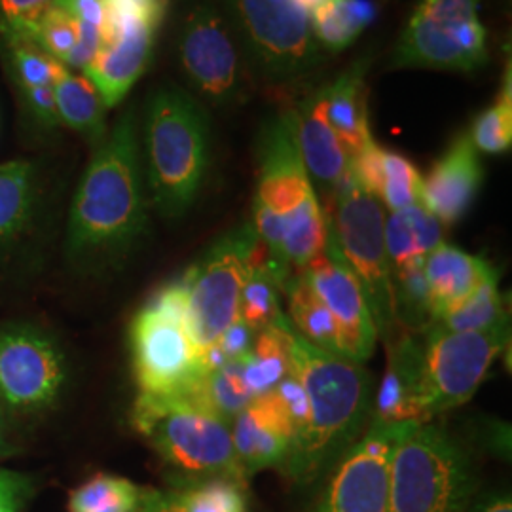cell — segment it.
<instances>
[{
    "label": "cell",
    "instance_id": "cell-11",
    "mask_svg": "<svg viewBox=\"0 0 512 512\" xmlns=\"http://www.w3.org/2000/svg\"><path fill=\"white\" fill-rule=\"evenodd\" d=\"M509 342L511 323L484 332H448L433 325L423 330L420 423L469 403Z\"/></svg>",
    "mask_w": 512,
    "mask_h": 512
},
{
    "label": "cell",
    "instance_id": "cell-16",
    "mask_svg": "<svg viewBox=\"0 0 512 512\" xmlns=\"http://www.w3.org/2000/svg\"><path fill=\"white\" fill-rule=\"evenodd\" d=\"M418 421L370 423L330 471L315 512H387L395 446Z\"/></svg>",
    "mask_w": 512,
    "mask_h": 512
},
{
    "label": "cell",
    "instance_id": "cell-30",
    "mask_svg": "<svg viewBox=\"0 0 512 512\" xmlns=\"http://www.w3.org/2000/svg\"><path fill=\"white\" fill-rule=\"evenodd\" d=\"M378 14L372 0H327L310 14L311 31L321 50L349 48Z\"/></svg>",
    "mask_w": 512,
    "mask_h": 512
},
{
    "label": "cell",
    "instance_id": "cell-14",
    "mask_svg": "<svg viewBox=\"0 0 512 512\" xmlns=\"http://www.w3.org/2000/svg\"><path fill=\"white\" fill-rule=\"evenodd\" d=\"M177 54L186 80L205 103L232 107L241 93V50L219 6L196 0L184 12Z\"/></svg>",
    "mask_w": 512,
    "mask_h": 512
},
{
    "label": "cell",
    "instance_id": "cell-45",
    "mask_svg": "<svg viewBox=\"0 0 512 512\" xmlns=\"http://www.w3.org/2000/svg\"><path fill=\"white\" fill-rule=\"evenodd\" d=\"M306 10H308V14H311L313 10H317L323 2H327V0H298Z\"/></svg>",
    "mask_w": 512,
    "mask_h": 512
},
{
    "label": "cell",
    "instance_id": "cell-26",
    "mask_svg": "<svg viewBox=\"0 0 512 512\" xmlns=\"http://www.w3.org/2000/svg\"><path fill=\"white\" fill-rule=\"evenodd\" d=\"M42 207L37 164L14 160L0 164V253L31 234Z\"/></svg>",
    "mask_w": 512,
    "mask_h": 512
},
{
    "label": "cell",
    "instance_id": "cell-42",
    "mask_svg": "<svg viewBox=\"0 0 512 512\" xmlns=\"http://www.w3.org/2000/svg\"><path fill=\"white\" fill-rule=\"evenodd\" d=\"M31 495V480L0 467V512H21Z\"/></svg>",
    "mask_w": 512,
    "mask_h": 512
},
{
    "label": "cell",
    "instance_id": "cell-28",
    "mask_svg": "<svg viewBox=\"0 0 512 512\" xmlns=\"http://www.w3.org/2000/svg\"><path fill=\"white\" fill-rule=\"evenodd\" d=\"M442 243V224L420 202L385 217V247L393 270L423 264Z\"/></svg>",
    "mask_w": 512,
    "mask_h": 512
},
{
    "label": "cell",
    "instance_id": "cell-3",
    "mask_svg": "<svg viewBox=\"0 0 512 512\" xmlns=\"http://www.w3.org/2000/svg\"><path fill=\"white\" fill-rule=\"evenodd\" d=\"M253 226L266 247V264L285 283L323 253L329 238V219L319 203L304 165L293 112L266 120L256 141Z\"/></svg>",
    "mask_w": 512,
    "mask_h": 512
},
{
    "label": "cell",
    "instance_id": "cell-1",
    "mask_svg": "<svg viewBox=\"0 0 512 512\" xmlns=\"http://www.w3.org/2000/svg\"><path fill=\"white\" fill-rule=\"evenodd\" d=\"M289 368L308 397V421L294 437L281 467L294 484L327 475L370 425L374 378L365 366L317 348L293 329L285 310L277 315Z\"/></svg>",
    "mask_w": 512,
    "mask_h": 512
},
{
    "label": "cell",
    "instance_id": "cell-4",
    "mask_svg": "<svg viewBox=\"0 0 512 512\" xmlns=\"http://www.w3.org/2000/svg\"><path fill=\"white\" fill-rule=\"evenodd\" d=\"M143 154L150 202L164 219H181L198 200L211 164V118L196 95L177 86L152 92Z\"/></svg>",
    "mask_w": 512,
    "mask_h": 512
},
{
    "label": "cell",
    "instance_id": "cell-35",
    "mask_svg": "<svg viewBox=\"0 0 512 512\" xmlns=\"http://www.w3.org/2000/svg\"><path fill=\"white\" fill-rule=\"evenodd\" d=\"M281 287V281L266 264V255L262 256L241 289L239 319H243L255 332L274 323L275 317L283 311L279 296Z\"/></svg>",
    "mask_w": 512,
    "mask_h": 512
},
{
    "label": "cell",
    "instance_id": "cell-7",
    "mask_svg": "<svg viewBox=\"0 0 512 512\" xmlns=\"http://www.w3.org/2000/svg\"><path fill=\"white\" fill-rule=\"evenodd\" d=\"M385 207L357 179L348 177L334 192L329 232L349 272L361 287L378 338L385 346L403 332L395 315L393 268L385 247Z\"/></svg>",
    "mask_w": 512,
    "mask_h": 512
},
{
    "label": "cell",
    "instance_id": "cell-9",
    "mask_svg": "<svg viewBox=\"0 0 512 512\" xmlns=\"http://www.w3.org/2000/svg\"><path fill=\"white\" fill-rule=\"evenodd\" d=\"M241 55L262 80L291 84L323 61L310 14L298 0H220Z\"/></svg>",
    "mask_w": 512,
    "mask_h": 512
},
{
    "label": "cell",
    "instance_id": "cell-2",
    "mask_svg": "<svg viewBox=\"0 0 512 512\" xmlns=\"http://www.w3.org/2000/svg\"><path fill=\"white\" fill-rule=\"evenodd\" d=\"M148 228L147 184L135 112L118 118L95 148L76 188L67 253L82 266H107L141 241Z\"/></svg>",
    "mask_w": 512,
    "mask_h": 512
},
{
    "label": "cell",
    "instance_id": "cell-34",
    "mask_svg": "<svg viewBox=\"0 0 512 512\" xmlns=\"http://www.w3.org/2000/svg\"><path fill=\"white\" fill-rule=\"evenodd\" d=\"M143 492L128 478L99 473L74 488L69 495V512H135Z\"/></svg>",
    "mask_w": 512,
    "mask_h": 512
},
{
    "label": "cell",
    "instance_id": "cell-32",
    "mask_svg": "<svg viewBox=\"0 0 512 512\" xmlns=\"http://www.w3.org/2000/svg\"><path fill=\"white\" fill-rule=\"evenodd\" d=\"M509 323V310L499 291V274H494L458 308L433 319L429 325L448 332H484Z\"/></svg>",
    "mask_w": 512,
    "mask_h": 512
},
{
    "label": "cell",
    "instance_id": "cell-33",
    "mask_svg": "<svg viewBox=\"0 0 512 512\" xmlns=\"http://www.w3.org/2000/svg\"><path fill=\"white\" fill-rule=\"evenodd\" d=\"M289 372V355L275 317L274 323L256 332L253 349L245 355V380L258 397L272 391Z\"/></svg>",
    "mask_w": 512,
    "mask_h": 512
},
{
    "label": "cell",
    "instance_id": "cell-36",
    "mask_svg": "<svg viewBox=\"0 0 512 512\" xmlns=\"http://www.w3.org/2000/svg\"><path fill=\"white\" fill-rule=\"evenodd\" d=\"M395 315L403 334L423 332L433 321L421 264L393 270Z\"/></svg>",
    "mask_w": 512,
    "mask_h": 512
},
{
    "label": "cell",
    "instance_id": "cell-19",
    "mask_svg": "<svg viewBox=\"0 0 512 512\" xmlns=\"http://www.w3.org/2000/svg\"><path fill=\"white\" fill-rule=\"evenodd\" d=\"M482 179L478 150L469 135L461 133L421 179L420 203L442 226L456 224L475 203Z\"/></svg>",
    "mask_w": 512,
    "mask_h": 512
},
{
    "label": "cell",
    "instance_id": "cell-29",
    "mask_svg": "<svg viewBox=\"0 0 512 512\" xmlns=\"http://www.w3.org/2000/svg\"><path fill=\"white\" fill-rule=\"evenodd\" d=\"M281 293L287 298V317L293 329L310 344L334 355H342L340 334L327 306L313 293L310 283L300 272H293L285 279Z\"/></svg>",
    "mask_w": 512,
    "mask_h": 512
},
{
    "label": "cell",
    "instance_id": "cell-40",
    "mask_svg": "<svg viewBox=\"0 0 512 512\" xmlns=\"http://www.w3.org/2000/svg\"><path fill=\"white\" fill-rule=\"evenodd\" d=\"M78 38H80L78 21L61 6H55L54 10L40 21L33 42L44 54L50 55L52 59L65 65L67 57L78 44Z\"/></svg>",
    "mask_w": 512,
    "mask_h": 512
},
{
    "label": "cell",
    "instance_id": "cell-25",
    "mask_svg": "<svg viewBox=\"0 0 512 512\" xmlns=\"http://www.w3.org/2000/svg\"><path fill=\"white\" fill-rule=\"evenodd\" d=\"M368 61L361 59L336 80L325 84L327 118L351 160L374 139L368 126V90L365 74Z\"/></svg>",
    "mask_w": 512,
    "mask_h": 512
},
{
    "label": "cell",
    "instance_id": "cell-37",
    "mask_svg": "<svg viewBox=\"0 0 512 512\" xmlns=\"http://www.w3.org/2000/svg\"><path fill=\"white\" fill-rule=\"evenodd\" d=\"M245 486L230 480H202L175 490L184 512H247Z\"/></svg>",
    "mask_w": 512,
    "mask_h": 512
},
{
    "label": "cell",
    "instance_id": "cell-15",
    "mask_svg": "<svg viewBox=\"0 0 512 512\" xmlns=\"http://www.w3.org/2000/svg\"><path fill=\"white\" fill-rule=\"evenodd\" d=\"M67 382L65 353L52 336L29 325L0 329V406L37 414L54 406Z\"/></svg>",
    "mask_w": 512,
    "mask_h": 512
},
{
    "label": "cell",
    "instance_id": "cell-10",
    "mask_svg": "<svg viewBox=\"0 0 512 512\" xmlns=\"http://www.w3.org/2000/svg\"><path fill=\"white\" fill-rule=\"evenodd\" d=\"M266 247L253 222L220 236L181 277L186 293L188 329L202 355L239 317V296Z\"/></svg>",
    "mask_w": 512,
    "mask_h": 512
},
{
    "label": "cell",
    "instance_id": "cell-18",
    "mask_svg": "<svg viewBox=\"0 0 512 512\" xmlns=\"http://www.w3.org/2000/svg\"><path fill=\"white\" fill-rule=\"evenodd\" d=\"M236 458L245 476L281 469L291 454L294 425L274 391L258 395L230 423Z\"/></svg>",
    "mask_w": 512,
    "mask_h": 512
},
{
    "label": "cell",
    "instance_id": "cell-8",
    "mask_svg": "<svg viewBox=\"0 0 512 512\" xmlns=\"http://www.w3.org/2000/svg\"><path fill=\"white\" fill-rule=\"evenodd\" d=\"M129 346L135 382L143 395H190L202 382L207 372L188 329L181 279L165 285L135 315Z\"/></svg>",
    "mask_w": 512,
    "mask_h": 512
},
{
    "label": "cell",
    "instance_id": "cell-46",
    "mask_svg": "<svg viewBox=\"0 0 512 512\" xmlns=\"http://www.w3.org/2000/svg\"><path fill=\"white\" fill-rule=\"evenodd\" d=\"M4 450V410L0 406V452Z\"/></svg>",
    "mask_w": 512,
    "mask_h": 512
},
{
    "label": "cell",
    "instance_id": "cell-23",
    "mask_svg": "<svg viewBox=\"0 0 512 512\" xmlns=\"http://www.w3.org/2000/svg\"><path fill=\"white\" fill-rule=\"evenodd\" d=\"M421 270L433 319L458 308L486 279L497 274L482 256L465 253L444 241L425 256Z\"/></svg>",
    "mask_w": 512,
    "mask_h": 512
},
{
    "label": "cell",
    "instance_id": "cell-6",
    "mask_svg": "<svg viewBox=\"0 0 512 512\" xmlns=\"http://www.w3.org/2000/svg\"><path fill=\"white\" fill-rule=\"evenodd\" d=\"M476 484L467 448L444 425L423 421L393 450L387 512H469Z\"/></svg>",
    "mask_w": 512,
    "mask_h": 512
},
{
    "label": "cell",
    "instance_id": "cell-20",
    "mask_svg": "<svg viewBox=\"0 0 512 512\" xmlns=\"http://www.w3.org/2000/svg\"><path fill=\"white\" fill-rule=\"evenodd\" d=\"M296 141L311 183L334 194L348 177L349 158L327 118L325 84L310 93L298 109L291 110Z\"/></svg>",
    "mask_w": 512,
    "mask_h": 512
},
{
    "label": "cell",
    "instance_id": "cell-21",
    "mask_svg": "<svg viewBox=\"0 0 512 512\" xmlns=\"http://www.w3.org/2000/svg\"><path fill=\"white\" fill-rule=\"evenodd\" d=\"M0 54L33 128L40 131L61 128L54 97L57 61L44 54L35 42L21 38H0Z\"/></svg>",
    "mask_w": 512,
    "mask_h": 512
},
{
    "label": "cell",
    "instance_id": "cell-24",
    "mask_svg": "<svg viewBox=\"0 0 512 512\" xmlns=\"http://www.w3.org/2000/svg\"><path fill=\"white\" fill-rule=\"evenodd\" d=\"M357 183L378 202L393 211L420 202L421 175L403 154L380 147L372 141L349 164Z\"/></svg>",
    "mask_w": 512,
    "mask_h": 512
},
{
    "label": "cell",
    "instance_id": "cell-17",
    "mask_svg": "<svg viewBox=\"0 0 512 512\" xmlns=\"http://www.w3.org/2000/svg\"><path fill=\"white\" fill-rule=\"evenodd\" d=\"M294 272L304 275L313 293L330 311L340 334L342 357L363 365L376 351L378 330L361 287L349 272L330 232L323 253L306 268Z\"/></svg>",
    "mask_w": 512,
    "mask_h": 512
},
{
    "label": "cell",
    "instance_id": "cell-44",
    "mask_svg": "<svg viewBox=\"0 0 512 512\" xmlns=\"http://www.w3.org/2000/svg\"><path fill=\"white\" fill-rule=\"evenodd\" d=\"M469 512H512L511 492L501 488L475 497Z\"/></svg>",
    "mask_w": 512,
    "mask_h": 512
},
{
    "label": "cell",
    "instance_id": "cell-13",
    "mask_svg": "<svg viewBox=\"0 0 512 512\" xmlns=\"http://www.w3.org/2000/svg\"><path fill=\"white\" fill-rule=\"evenodd\" d=\"M169 0H107V23L86 74L105 107H116L147 73Z\"/></svg>",
    "mask_w": 512,
    "mask_h": 512
},
{
    "label": "cell",
    "instance_id": "cell-38",
    "mask_svg": "<svg viewBox=\"0 0 512 512\" xmlns=\"http://www.w3.org/2000/svg\"><path fill=\"white\" fill-rule=\"evenodd\" d=\"M511 74L507 76V86L499 93L494 107L480 112L471 129V143L478 152L484 154H505L512 145V99Z\"/></svg>",
    "mask_w": 512,
    "mask_h": 512
},
{
    "label": "cell",
    "instance_id": "cell-12",
    "mask_svg": "<svg viewBox=\"0 0 512 512\" xmlns=\"http://www.w3.org/2000/svg\"><path fill=\"white\" fill-rule=\"evenodd\" d=\"M480 0H420L391 57L397 69L473 73L488 61Z\"/></svg>",
    "mask_w": 512,
    "mask_h": 512
},
{
    "label": "cell",
    "instance_id": "cell-43",
    "mask_svg": "<svg viewBox=\"0 0 512 512\" xmlns=\"http://www.w3.org/2000/svg\"><path fill=\"white\" fill-rule=\"evenodd\" d=\"M135 512H184L175 490L158 492V490H145L141 503Z\"/></svg>",
    "mask_w": 512,
    "mask_h": 512
},
{
    "label": "cell",
    "instance_id": "cell-22",
    "mask_svg": "<svg viewBox=\"0 0 512 512\" xmlns=\"http://www.w3.org/2000/svg\"><path fill=\"white\" fill-rule=\"evenodd\" d=\"M387 348V370L374 393L370 423L418 421L420 397L421 332L401 334Z\"/></svg>",
    "mask_w": 512,
    "mask_h": 512
},
{
    "label": "cell",
    "instance_id": "cell-39",
    "mask_svg": "<svg viewBox=\"0 0 512 512\" xmlns=\"http://www.w3.org/2000/svg\"><path fill=\"white\" fill-rule=\"evenodd\" d=\"M59 0H0V38L31 40Z\"/></svg>",
    "mask_w": 512,
    "mask_h": 512
},
{
    "label": "cell",
    "instance_id": "cell-27",
    "mask_svg": "<svg viewBox=\"0 0 512 512\" xmlns=\"http://www.w3.org/2000/svg\"><path fill=\"white\" fill-rule=\"evenodd\" d=\"M55 109L61 126L80 133L93 148L107 133V107L99 90L86 74H76L63 63H55Z\"/></svg>",
    "mask_w": 512,
    "mask_h": 512
},
{
    "label": "cell",
    "instance_id": "cell-41",
    "mask_svg": "<svg viewBox=\"0 0 512 512\" xmlns=\"http://www.w3.org/2000/svg\"><path fill=\"white\" fill-rule=\"evenodd\" d=\"M272 391L281 399L289 418L293 421L294 437H296L308 421V397L304 387L298 382L293 372H289Z\"/></svg>",
    "mask_w": 512,
    "mask_h": 512
},
{
    "label": "cell",
    "instance_id": "cell-31",
    "mask_svg": "<svg viewBox=\"0 0 512 512\" xmlns=\"http://www.w3.org/2000/svg\"><path fill=\"white\" fill-rule=\"evenodd\" d=\"M190 395L220 420L232 423L255 399V393L245 380V355L209 370Z\"/></svg>",
    "mask_w": 512,
    "mask_h": 512
},
{
    "label": "cell",
    "instance_id": "cell-5",
    "mask_svg": "<svg viewBox=\"0 0 512 512\" xmlns=\"http://www.w3.org/2000/svg\"><path fill=\"white\" fill-rule=\"evenodd\" d=\"M133 427L179 478V486L202 480H230L247 488L230 423L192 395L156 397L139 393L131 410Z\"/></svg>",
    "mask_w": 512,
    "mask_h": 512
}]
</instances>
